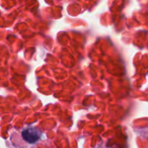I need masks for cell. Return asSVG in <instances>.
<instances>
[{"label": "cell", "mask_w": 148, "mask_h": 148, "mask_svg": "<svg viewBox=\"0 0 148 148\" xmlns=\"http://www.w3.org/2000/svg\"><path fill=\"white\" fill-rule=\"evenodd\" d=\"M41 136V132L36 128H27L22 132V137L23 140L29 144L36 143Z\"/></svg>", "instance_id": "6da1fadb"}]
</instances>
